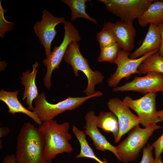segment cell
Listing matches in <instances>:
<instances>
[{
    "label": "cell",
    "mask_w": 163,
    "mask_h": 163,
    "mask_svg": "<svg viewBox=\"0 0 163 163\" xmlns=\"http://www.w3.org/2000/svg\"><path fill=\"white\" fill-rule=\"evenodd\" d=\"M45 152V141L38 128L30 122L24 123L17 138V163H48Z\"/></svg>",
    "instance_id": "1"
},
{
    "label": "cell",
    "mask_w": 163,
    "mask_h": 163,
    "mask_svg": "<svg viewBox=\"0 0 163 163\" xmlns=\"http://www.w3.org/2000/svg\"><path fill=\"white\" fill-rule=\"evenodd\" d=\"M70 123L68 122L59 124L53 120L42 122L38 128L45 142V155L48 161L63 153H70L73 148L69 141L72 136L69 133Z\"/></svg>",
    "instance_id": "2"
},
{
    "label": "cell",
    "mask_w": 163,
    "mask_h": 163,
    "mask_svg": "<svg viewBox=\"0 0 163 163\" xmlns=\"http://www.w3.org/2000/svg\"><path fill=\"white\" fill-rule=\"evenodd\" d=\"M161 127V126L154 123L148 125L144 128H141L139 125L135 126L126 138L115 146L118 159L124 163L135 160L153 132Z\"/></svg>",
    "instance_id": "3"
},
{
    "label": "cell",
    "mask_w": 163,
    "mask_h": 163,
    "mask_svg": "<svg viewBox=\"0 0 163 163\" xmlns=\"http://www.w3.org/2000/svg\"><path fill=\"white\" fill-rule=\"evenodd\" d=\"M103 93L97 91L94 94L84 97H69L66 99L55 104H52L46 100L45 93L42 92L34 100L33 111L39 119L43 122L53 120L56 116L67 110L78 107L88 99L101 96Z\"/></svg>",
    "instance_id": "4"
},
{
    "label": "cell",
    "mask_w": 163,
    "mask_h": 163,
    "mask_svg": "<svg viewBox=\"0 0 163 163\" xmlns=\"http://www.w3.org/2000/svg\"><path fill=\"white\" fill-rule=\"evenodd\" d=\"M64 61L72 67L74 75L78 76V72H83L86 77L88 85L86 88L83 91L87 96H90L95 94L94 88L97 85L101 83L104 76L100 72L93 71L90 68L87 59L82 54L80 46L76 41H72L69 45L64 54Z\"/></svg>",
    "instance_id": "5"
},
{
    "label": "cell",
    "mask_w": 163,
    "mask_h": 163,
    "mask_svg": "<svg viewBox=\"0 0 163 163\" xmlns=\"http://www.w3.org/2000/svg\"><path fill=\"white\" fill-rule=\"evenodd\" d=\"M64 34L62 42L58 46H55L48 58L43 60V65L46 68V72L43 78L44 84L47 89L51 86V77L53 71L59 69L66 52L72 41L78 42L81 39L78 30L72 22L65 21L63 23Z\"/></svg>",
    "instance_id": "6"
},
{
    "label": "cell",
    "mask_w": 163,
    "mask_h": 163,
    "mask_svg": "<svg viewBox=\"0 0 163 163\" xmlns=\"http://www.w3.org/2000/svg\"><path fill=\"white\" fill-rule=\"evenodd\" d=\"M106 9L121 21L133 22L146 10L153 0H99Z\"/></svg>",
    "instance_id": "7"
},
{
    "label": "cell",
    "mask_w": 163,
    "mask_h": 163,
    "mask_svg": "<svg viewBox=\"0 0 163 163\" xmlns=\"http://www.w3.org/2000/svg\"><path fill=\"white\" fill-rule=\"evenodd\" d=\"M156 93L150 92L135 100L126 96L123 101L136 113L140 123L145 127L148 125L160 122L156 110Z\"/></svg>",
    "instance_id": "8"
},
{
    "label": "cell",
    "mask_w": 163,
    "mask_h": 163,
    "mask_svg": "<svg viewBox=\"0 0 163 163\" xmlns=\"http://www.w3.org/2000/svg\"><path fill=\"white\" fill-rule=\"evenodd\" d=\"M158 52L152 51L141 57L133 59L129 57V52L120 49L114 63L117 65L116 70L107 81L108 86L113 88L117 87L123 79H128L134 74L139 75L138 69L142 62L149 56Z\"/></svg>",
    "instance_id": "9"
},
{
    "label": "cell",
    "mask_w": 163,
    "mask_h": 163,
    "mask_svg": "<svg viewBox=\"0 0 163 163\" xmlns=\"http://www.w3.org/2000/svg\"><path fill=\"white\" fill-rule=\"evenodd\" d=\"M113 92L133 91L146 94L163 91V74L151 72L144 76H135L131 81L113 88Z\"/></svg>",
    "instance_id": "10"
},
{
    "label": "cell",
    "mask_w": 163,
    "mask_h": 163,
    "mask_svg": "<svg viewBox=\"0 0 163 163\" xmlns=\"http://www.w3.org/2000/svg\"><path fill=\"white\" fill-rule=\"evenodd\" d=\"M40 21H37L33 29L38 38L41 44L43 46L46 58L51 53V45L57 33L55 27L58 24L63 23L66 21L64 17H56L49 11L44 9Z\"/></svg>",
    "instance_id": "11"
},
{
    "label": "cell",
    "mask_w": 163,
    "mask_h": 163,
    "mask_svg": "<svg viewBox=\"0 0 163 163\" xmlns=\"http://www.w3.org/2000/svg\"><path fill=\"white\" fill-rule=\"evenodd\" d=\"M109 110L117 117L119 130L118 136L115 140L118 142L122 136L140 123L138 116L133 113L129 107L123 101L117 98L110 99L107 103Z\"/></svg>",
    "instance_id": "12"
},
{
    "label": "cell",
    "mask_w": 163,
    "mask_h": 163,
    "mask_svg": "<svg viewBox=\"0 0 163 163\" xmlns=\"http://www.w3.org/2000/svg\"><path fill=\"white\" fill-rule=\"evenodd\" d=\"M103 26L112 34L122 50L129 52L133 50L136 30L132 22L121 20L115 23L107 21Z\"/></svg>",
    "instance_id": "13"
},
{
    "label": "cell",
    "mask_w": 163,
    "mask_h": 163,
    "mask_svg": "<svg viewBox=\"0 0 163 163\" xmlns=\"http://www.w3.org/2000/svg\"><path fill=\"white\" fill-rule=\"evenodd\" d=\"M85 124L84 128L86 135L89 136L92 140L95 148L105 152L110 151L118 158L115 146L113 145L107 140L97 129L96 125L97 116L93 111L88 112L85 117Z\"/></svg>",
    "instance_id": "14"
},
{
    "label": "cell",
    "mask_w": 163,
    "mask_h": 163,
    "mask_svg": "<svg viewBox=\"0 0 163 163\" xmlns=\"http://www.w3.org/2000/svg\"><path fill=\"white\" fill-rule=\"evenodd\" d=\"M39 66V62H36L32 65V71L30 72L29 70H27L25 72H23L21 78V83L24 86L22 100L24 101L26 99L27 109L31 111H33L34 109L33 102L39 94L36 83Z\"/></svg>",
    "instance_id": "15"
},
{
    "label": "cell",
    "mask_w": 163,
    "mask_h": 163,
    "mask_svg": "<svg viewBox=\"0 0 163 163\" xmlns=\"http://www.w3.org/2000/svg\"><path fill=\"white\" fill-rule=\"evenodd\" d=\"M161 43V37L158 25L149 24L145 37L141 46L130 54V58L141 57L153 51H158Z\"/></svg>",
    "instance_id": "16"
},
{
    "label": "cell",
    "mask_w": 163,
    "mask_h": 163,
    "mask_svg": "<svg viewBox=\"0 0 163 163\" xmlns=\"http://www.w3.org/2000/svg\"><path fill=\"white\" fill-rule=\"evenodd\" d=\"M20 90L10 92L2 89L0 91V100L7 106L8 113L13 115L17 113L25 114L31 118L39 126H40L43 122L37 115L33 111L25 107L19 101L17 96Z\"/></svg>",
    "instance_id": "17"
},
{
    "label": "cell",
    "mask_w": 163,
    "mask_h": 163,
    "mask_svg": "<svg viewBox=\"0 0 163 163\" xmlns=\"http://www.w3.org/2000/svg\"><path fill=\"white\" fill-rule=\"evenodd\" d=\"M138 20L143 27L150 24H160L163 22V0H154Z\"/></svg>",
    "instance_id": "18"
},
{
    "label": "cell",
    "mask_w": 163,
    "mask_h": 163,
    "mask_svg": "<svg viewBox=\"0 0 163 163\" xmlns=\"http://www.w3.org/2000/svg\"><path fill=\"white\" fill-rule=\"evenodd\" d=\"M96 125L104 131L111 133L115 140L119 133V127L117 117L112 112H101L97 116Z\"/></svg>",
    "instance_id": "19"
},
{
    "label": "cell",
    "mask_w": 163,
    "mask_h": 163,
    "mask_svg": "<svg viewBox=\"0 0 163 163\" xmlns=\"http://www.w3.org/2000/svg\"><path fill=\"white\" fill-rule=\"evenodd\" d=\"M72 131L80 145V152L76 156V158H88L92 159L99 163H108L106 159L104 158L103 161L96 156L87 142L86 138V134L84 131L79 130L74 125L72 126Z\"/></svg>",
    "instance_id": "20"
},
{
    "label": "cell",
    "mask_w": 163,
    "mask_h": 163,
    "mask_svg": "<svg viewBox=\"0 0 163 163\" xmlns=\"http://www.w3.org/2000/svg\"><path fill=\"white\" fill-rule=\"evenodd\" d=\"M87 0H62L61 2L70 8L71 11L70 20L73 21L78 18H82L97 24L96 20L90 17L86 12V3Z\"/></svg>",
    "instance_id": "21"
},
{
    "label": "cell",
    "mask_w": 163,
    "mask_h": 163,
    "mask_svg": "<svg viewBox=\"0 0 163 163\" xmlns=\"http://www.w3.org/2000/svg\"><path fill=\"white\" fill-rule=\"evenodd\" d=\"M138 71L140 75L151 72L163 74V58L159 55L158 52L149 56L142 62Z\"/></svg>",
    "instance_id": "22"
},
{
    "label": "cell",
    "mask_w": 163,
    "mask_h": 163,
    "mask_svg": "<svg viewBox=\"0 0 163 163\" xmlns=\"http://www.w3.org/2000/svg\"><path fill=\"white\" fill-rule=\"evenodd\" d=\"M120 49L117 43L112 45L100 49L101 52L98 56L97 61L99 62H107L114 63Z\"/></svg>",
    "instance_id": "23"
},
{
    "label": "cell",
    "mask_w": 163,
    "mask_h": 163,
    "mask_svg": "<svg viewBox=\"0 0 163 163\" xmlns=\"http://www.w3.org/2000/svg\"><path fill=\"white\" fill-rule=\"evenodd\" d=\"M96 37L100 49L112 45L117 43L112 34L104 28L97 34Z\"/></svg>",
    "instance_id": "24"
},
{
    "label": "cell",
    "mask_w": 163,
    "mask_h": 163,
    "mask_svg": "<svg viewBox=\"0 0 163 163\" xmlns=\"http://www.w3.org/2000/svg\"><path fill=\"white\" fill-rule=\"evenodd\" d=\"M7 11L2 6L0 0V36L2 38L4 37L5 33L12 30L14 26V24L12 22L7 21L4 16L5 13Z\"/></svg>",
    "instance_id": "25"
},
{
    "label": "cell",
    "mask_w": 163,
    "mask_h": 163,
    "mask_svg": "<svg viewBox=\"0 0 163 163\" xmlns=\"http://www.w3.org/2000/svg\"><path fill=\"white\" fill-rule=\"evenodd\" d=\"M153 148L149 144L143 149V154L142 159L139 163H152L154 158L153 157L152 151Z\"/></svg>",
    "instance_id": "26"
},
{
    "label": "cell",
    "mask_w": 163,
    "mask_h": 163,
    "mask_svg": "<svg viewBox=\"0 0 163 163\" xmlns=\"http://www.w3.org/2000/svg\"><path fill=\"white\" fill-rule=\"evenodd\" d=\"M152 145L154 149L155 158H158L161 156L163 152V132L162 135Z\"/></svg>",
    "instance_id": "27"
},
{
    "label": "cell",
    "mask_w": 163,
    "mask_h": 163,
    "mask_svg": "<svg viewBox=\"0 0 163 163\" xmlns=\"http://www.w3.org/2000/svg\"><path fill=\"white\" fill-rule=\"evenodd\" d=\"M158 28L161 37V43L158 51L159 55L163 58V22L158 25Z\"/></svg>",
    "instance_id": "28"
},
{
    "label": "cell",
    "mask_w": 163,
    "mask_h": 163,
    "mask_svg": "<svg viewBox=\"0 0 163 163\" xmlns=\"http://www.w3.org/2000/svg\"><path fill=\"white\" fill-rule=\"evenodd\" d=\"M2 163H17L14 155L10 154L5 156Z\"/></svg>",
    "instance_id": "29"
},
{
    "label": "cell",
    "mask_w": 163,
    "mask_h": 163,
    "mask_svg": "<svg viewBox=\"0 0 163 163\" xmlns=\"http://www.w3.org/2000/svg\"><path fill=\"white\" fill-rule=\"evenodd\" d=\"M9 130L7 127H2L0 128V138L7 136L9 133Z\"/></svg>",
    "instance_id": "30"
},
{
    "label": "cell",
    "mask_w": 163,
    "mask_h": 163,
    "mask_svg": "<svg viewBox=\"0 0 163 163\" xmlns=\"http://www.w3.org/2000/svg\"><path fill=\"white\" fill-rule=\"evenodd\" d=\"M157 115L159 122H163V109L161 110L158 111Z\"/></svg>",
    "instance_id": "31"
},
{
    "label": "cell",
    "mask_w": 163,
    "mask_h": 163,
    "mask_svg": "<svg viewBox=\"0 0 163 163\" xmlns=\"http://www.w3.org/2000/svg\"><path fill=\"white\" fill-rule=\"evenodd\" d=\"M152 163H163L162 160L161 156L157 158L154 159Z\"/></svg>",
    "instance_id": "32"
},
{
    "label": "cell",
    "mask_w": 163,
    "mask_h": 163,
    "mask_svg": "<svg viewBox=\"0 0 163 163\" xmlns=\"http://www.w3.org/2000/svg\"><path fill=\"white\" fill-rule=\"evenodd\" d=\"M51 161H49L48 162V163H50V162Z\"/></svg>",
    "instance_id": "33"
},
{
    "label": "cell",
    "mask_w": 163,
    "mask_h": 163,
    "mask_svg": "<svg viewBox=\"0 0 163 163\" xmlns=\"http://www.w3.org/2000/svg\"><path fill=\"white\" fill-rule=\"evenodd\" d=\"M163 93V91L162 92Z\"/></svg>",
    "instance_id": "34"
}]
</instances>
